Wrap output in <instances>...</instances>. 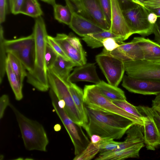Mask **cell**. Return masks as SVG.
<instances>
[{"label":"cell","instance_id":"6da1fadb","mask_svg":"<svg viewBox=\"0 0 160 160\" xmlns=\"http://www.w3.org/2000/svg\"><path fill=\"white\" fill-rule=\"evenodd\" d=\"M88 122L84 128L90 138L93 134L102 138H121L134 123L118 114L92 108L86 105Z\"/></svg>","mask_w":160,"mask_h":160},{"label":"cell","instance_id":"7a4b0ae2","mask_svg":"<svg viewBox=\"0 0 160 160\" xmlns=\"http://www.w3.org/2000/svg\"><path fill=\"white\" fill-rule=\"evenodd\" d=\"M32 34L35 43L34 67L32 72H27V81L38 90L45 92L49 88L45 60L48 35L41 16L35 20Z\"/></svg>","mask_w":160,"mask_h":160},{"label":"cell","instance_id":"3957f363","mask_svg":"<svg viewBox=\"0 0 160 160\" xmlns=\"http://www.w3.org/2000/svg\"><path fill=\"white\" fill-rule=\"evenodd\" d=\"M9 106L15 115L26 149L46 151L49 139L42 125L27 117L12 104Z\"/></svg>","mask_w":160,"mask_h":160},{"label":"cell","instance_id":"277c9868","mask_svg":"<svg viewBox=\"0 0 160 160\" xmlns=\"http://www.w3.org/2000/svg\"><path fill=\"white\" fill-rule=\"evenodd\" d=\"M52 104L55 111L66 129L74 148L75 156L81 153L87 146L90 141L83 131L82 127L73 122L67 115L63 108L58 103V99L53 91L49 92Z\"/></svg>","mask_w":160,"mask_h":160},{"label":"cell","instance_id":"5b68a950","mask_svg":"<svg viewBox=\"0 0 160 160\" xmlns=\"http://www.w3.org/2000/svg\"><path fill=\"white\" fill-rule=\"evenodd\" d=\"M85 105L90 108L122 116L143 126V122L121 108L104 97L96 85H86L83 89Z\"/></svg>","mask_w":160,"mask_h":160},{"label":"cell","instance_id":"8992f818","mask_svg":"<svg viewBox=\"0 0 160 160\" xmlns=\"http://www.w3.org/2000/svg\"><path fill=\"white\" fill-rule=\"evenodd\" d=\"M47 75L49 88L53 91L59 100L64 101L65 105L64 109L67 115L75 123L83 128L82 118L74 104L68 84L51 69L47 70Z\"/></svg>","mask_w":160,"mask_h":160},{"label":"cell","instance_id":"52a82bcc","mask_svg":"<svg viewBox=\"0 0 160 160\" xmlns=\"http://www.w3.org/2000/svg\"><path fill=\"white\" fill-rule=\"evenodd\" d=\"M6 52L17 57L22 63L28 72L31 73L34 67L35 43L32 33L30 35L12 40L4 39Z\"/></svg>","mask_w":160,"mask_h":160},{"label":"cell","instance_id":"ba28073f","mask_svg":"<svg viewBox=\"0 0 160 160\" xmlns=\"http://www.w3.org/2000/svg\"><path fill=\"white\" fill-rule=\"evenodd\" d=\"M122 11L133 34H138L147 36L153 33V24L148 21V16L149 12L145 7L134 3Z\"/></svg>","mask_w":160,"mask_h":160},{"label":"cell","instance_id":"9c48e42d","mask_svg":"<svg viewBox=\"0 0 160 160\" xmlns=\"http://www.w3.org/2000/svg\"><path fill=\"white\" fill-rule=\"evenodd\" d=\"M54 39L76 66L86 63V53L78 37L72 33H58Z\"/></svg>","mask_w":160,"mask_h":160},{"label":"cell","instance_id":"30bf717a","mask_svg":"<svg viewBox=\"0 0 160 160\" xmlns=\"http://www.w3.org/2000/svg\"><path fill=\"white\" fill-rule=\"evenodd\" d=\"M96 60L108 83L118 87L124 76V62L116 58L102 52L96 56Z\"/></svg>","mask_w":160,"mask_h":160},{"label":"cell","instance_id":"8fae6325","mask_svg":"<svg viewBox=\"0 0 160 160\" xmlns=\"http://www.w3.org/2000/svg\"><path fill=\"white\" fill-rule=\"evenodd\" d=\"M127 75L138 79L160 81V63L145 60L124 62Z\"/></svg>","mask_w":160,"mask_h":160},{"label":"cell","instance_id":"7c38bea8","mask_svg":"<svg viewBox=\"0 0 160 160\" xmlns=\"http://www.w3.org/2000/svg\"><path fill=\"white\" fill-rule=\"evenodd\" d=\"M122 85L128 91L144 95L160 94V81L134 78L123 76Z\"/></svg>","mask_w":160,"mask_h":160},{"label":"cell","instance_id":"4fadbf2b","mask_svg":"<svg viewBox=\"0 0 160 160\" xmlns=\"http://www.w3.org/2000/svg\"><path fill=\"white\" fill-rule=\"evenodd\" d=\"M118 47L111 52L104 48L102 53L109 55L124 62L144 60L143 51L138 44L133 39L128 42H120Z\"/></svg>","mask_w":160,"mask_h":160},{"label":"cell","instance_id":"5bb4252c","mask_svg":"<svg viewBox=\"0 0 160 160\" xmlns=\"http://www.w3.org/2000/svg\"><path fill=\"white\" fill-rule=\"evenodd\" d=\"M111 24L110 31L122 37L124 40L133 34L118 0H110Z\"/></svg>","mask_w":160,"mask_h":160},{"label":"cell","instance_id":"9a60e30c","mask_svg":"<svg viewBox=\"0 0 160 160\" xmlns=\"http://www.w3.org/2000/svg\"><path fill=\"white\" fill-rule=\"evenodd\" d=\"M137 107L144 115V138L145 145L148 150L154 151L160 145V135L156 124L150 114L141 106Z\"/></svg>","mask_w":160,"mask_h":160},{"label":"cell","instance_id":"2e32d148","mask_svg":"<svg viewBox=\"0 0 160 160\" xmlns=\"http://www.w3.org/2000/svg\"><path fill=\"white\" fill-rule=\"evenodd\" d=\"M84 10L91 21L104 30L110 31L108 23L101 7L99 0H80Z\"/></svg>","mask_w":160,"mask_h":160},{"label":"cell","instance_id":"e0dca14e","mask_svg":"<svg viewBox=\"0 0 160 160\" xmlns=\"http://www.w3.org/2000/svg\"><path fill=\"white\" fill-rule=\"evenodd\" d=\"M69 82L79 81L90 82L97 84L101 81L98 76L94 63H86L77 66L68 78Z\"/></svg>","mask_w":160,"mask_h":160},{"label":"cell","instance_id":"ac0fdd59","mask_svg":"<svg viewBox=\"0 0 160 160\" xmlns=\"http://www.w3.org/2000/svg\"><path fill=\"white\" fill-rule=\"evenodd\" d=\"M69 26L76 33L82 37L104 30L95 23L74 12L72 13Z\"/></svg>","mask_w":160,"mask_h":160},{"label":"cell","instance_id":"d6986e66","mask_svg":"<svg viewBox=\"0 0 160 160\" xmlns=\"http://www.w3.org/2000/svg\"><path fill=\"white\" fill-rule=\"evenodd\" d=\"M144 146V142H142L120 150L100 152L95 159L120 160L129 158H138L139 151Z\"/></svg>","mask_w":160,"mask_h":160},{"label":"cell","instance_id":"ffe728a7","mask_svg":"<svg viewBox=\"0 0 160 160\" xmlns=\"http://www.w3.org/2000/svg\"><path fill=\"white\" fill-rule=\"evenodd\" d=\"M133 39L142 49L144 60L154 63H160V44L148 38L135 37Z\"/></svg>","mask_w":160,"mask_h":160},{"label":"cell","instance_id":"44dd1931","mask_svg":"<svg viewBox=\"0 0 160 160\" xmlns=\"http://www.w3.org/2000/svg\"><path fill=\"white\" fill-rule=\"evenodd\" d=\"M143 126L134 124L126 131L125 140L113 151H119L144 142Z\"/></svg>","mask_w":160,"mask_h":160},{"label":"cell","instance_id":"7402d4cb","mask_svg":"<svg viewBox=\"0 0 160 160\" xmlns=\"http://www.w3.org/2000/svg\"><path fill=\"white\" fill-rule=\"evenodd\" d=\"M69 88L74 104L79 112L84 124V129L88 122V118L84 101L83 91L73 82H70Z\"/></svg>","mask_w":160,"mask_h":160},{"label":"cell","instance_id":"603a6c76","mask_svg":"<svg viewBox=\"0 0 160 160\" xmlns=\"http://www.w3.org/2000/svg\"><path fill=\"white\" fill-rule=\"evenodd\" d=\"M112 38L118 42L124 41L121 37L112 32L110 31L103 30L86 35L82 38L87 45L92 48L103 47L102 42L105 38Z\"/></svg>","mask_w":160,"mask_h":160},{"label":"cell","instance_id":"cb8c5ba5","mask_svg":"<svg viewBox=\"0 0 160 160\" xmlns=\"http://www.w3.org/2000/svg\"><path fill=\"white\" fill-rule=\"evenodd\" d=\"M100 93L105 98L112 101L126 99L124 91L117 87L101 81L96 84Z\"/></svg>","mask_w":160,"mask_h":160},{"label":"cell","instance_id":"d4e9b609","mask_svg":"<svg viewBox=\"0 0 160 160\" xmlns=\"http://www.w3.org/2000/svg\"><path fill=\"white\" fill-rule=\"evenodd\" d=\"M74 66H76L71 61L58 56L51 70L68 84L70 82L68 81V78Z\"/></svg>","mask_w":160,"mask_h":160},{"label":"cell","instance_id":"484cf974","mask_svg":"<svg viewBox=\"0 0 160 160\" xmlns=\"http://www.w3.org/2000/svg\"><path fill=\"white\" fill-rule=\"evenodd\" d=\"M6 72L16 99L21 100L23 97L22 92L23 83H22L12 69L10 63L7 60Z\"/></svg>","mask_w":160,"mask_h":160},{"label":"cell","instance_id":"4316f807","mask_svg":"<svg viewBox=\"0 0 160 160\" xmlns=\"http://www.w3.org/2000/svg\"><path fill=\"white\" fill-rule=\"evenodd\" d=\"M20 13L37 18L41 17L43 12L37 0H24Z\"/></svg>","mask_w":160,"mask_h":160},{"label":"cell","instance_id":"83f0119b","mask_svg":"<svg viewBox=\"0 0 160 160\" xmlns=\"http://www.w3.org/2000/svg\"><path fill=\"white\" fill-rule=\"evenodd\" d=\"M7 59L9 61L12 69L20 81L23 83L27 75V72L22 63L17 57L10 53H7Z\"/></svg>","mask_w":160,"mask_h":160},{"label":"cell","instance_id":"f1b7e54d","mask_svg":"<svg viewBox=\"0 0 160 160\" xmlns=\"http://www.w3.org/2000/svg\"><path fill=\"white\" fill-rule=\"evenodd\" d=\"M55 18L59 22L69 25L72 16V12L67 5L64 6L55 3L53 6Z\"/></svg>","mask_w":160,"mask_h":160},{"label":"cell","instance_id":"f546056e","mask_svg":"<svg viewBox=\"0 0 160 160\" xmlns=\"http://www.w3.org/2000/svg\"><path fill=\"white\" fill-rule=\"evenodd\" d=\"M112 102L121 108L143 122L144 115L140 112L137 107L131 104L126 100L115 101Z\"/></svg>","mask_w":160,"mask_h":160},{"label":"cell","instance_id":"4dcf8cb0","mask_svg":"<svg viewBox=\"0 0 160 160\" xmlns=\"http://www.w3.org/2000/svg\"><path fill=\"white\" fill-rule=\"evenodd\" d=\"M99 152L98 143L94 144L91 142L79 154L75 156L73 160H90Z\"/></svg>","mask_w":160,"mask_h":160},{"label":"cell","instance_id":"1f68e13d","mask_svg":"<svg viewBox=\"0 0 160 160\" xmlns=\"http://www.w3.org/2000/svg\"><path fill=\"white\" fill-rule=\"evenodd\" d=\"M3 30L2 26L1 25L0 28V83L3 81L6 72V67L7 60V53L5 48L4 41Z\"/></svg>","mask_w":160,"mask_h":160},{"label":"cell","instance_id":"d6a6232c","mask_svg":"<svg viewBox=\"0 0 160 160\" xmlns=\"http://www.w3.org/2000/svg\"><path fill=\"white\" fill-rule=\"evenodd\" d=\"M122 142H117L111 138H102L98 142L99 152L114 150Z\"/></svg>","mask_w":160,"mask_h":160},{"label":"cell","instance_id":"836d02e7","mask_svg":"<svg viewBox=\"0 0 160 160\" xmlns=\"http://www.w3.org/2000/svg\"><path fill=\"white\" fill-rule=\"evenodd\" d=\"M58 56L48 43L45 54V60L47 70L52 68Z\"/></svg>","mask_w":160,"mask_h":160},{"label":"cell","instance_id":"e575fe53","mask_svg":"<svg viewBox=\"0 0 160 160\" xmlns=\"http://www.w3.org/2000/svg\"><path fill=\"white\" fill-rule=\"evenodd\" d=\"M47 42L48 44L58 56H60L66 59L71 60L65 54L59 45L55 41L54 39V37L48 35L47 38Z\"/></svg>","mask_w":160,"mask_h":160},{"label":"cell","instance_id":"d590c367","mask_svg":"<svg viewBox=\"0 0 160 160\" xmlns=\"http://www.w3.org/2000/svg\"><path fill=\"white\" fill-rule=\"evenodd\" d=\"M99 3L108 23L111 24V4L110 0H99Z\"/></svg>","mask_w":160,"mask_h":160},{"label":"cell","instance_id":"8d00e7d4","mask_svg":"<svg viewBox=\"0 0 160 160\" xmlns=\"http://www.w3.org/2000/svg\"><path fill=\"white\" fill-rule=\"evenodd\" d=\"M102 44L106 50L109 52L113 51L118 47L120 45L117 41L112 38L104 39L102 42Z\"/></svg>","mask_w":160,"mask_h":160},{"label":"cell","instance_id":"74e56055","mask_svg":"<svg viewBox=\"0 0 160 160\" xmlns=\"http://www.w3.org/2000/svg\"><path fill=\"white\" fill-rule=\"evenodd\" d=\"M24 0H8L11 13L14 14L20 13V11Z\"/></svg>","mask_w":160,"mask_h":160},{"label":"cell","instance_id":"f35d334b","mask_svg":"<svg viewBox=\"0 0 160 160\" xmlns=\"http://www.w3.org/2000/svg\"><path fill=\"white\" fill-rule=\"evenodd\" d=\"M10 103L8 95H2L0 98V119L3 118L5 110Z\"/></svg>","mask_w":160,"mask_h":160},{"label":"cell","instance_id":"ab89813d","mask_svg":"<svg viewBox=\"0 0 160 160\" xmlns=\"http://www.w3.org/2000/svg\"><path fill=\"white\" fill-rule=\"evenodd\" d=\"M142 108L148 112L152 117L160 135V118L158 115L152 107L141 106Z\"/></svg>","mask_w":160,"mask_h":160},{"label":"cell","instance_id":"60d3db41","mask_svg":"<svg viewBox=\"0 0 160 160\" xmlns=\"http://www.w3.org/2000/svg\"><path fill=\"white\" fill-rule=\"evenodd\" d=\"M153 33L155 40L160 44V17L158 18L156 22L153 24Z\"/></svg>","mask_w":160,"mask_h":160},{"label":"cell","instance_id":"b9f144b4","mask_svg":"<svg viewBox=\"0 0 160 160\" xmlns=\"http://www.w3.org/2000/svg\"><path fill=\"white\" fill-rule=\"evenodd\" d=\"M7 0H0V22L5 21L7 10Z\"/></svg>","mask_w":160,"mask_h":160},{"label":"cell","instance_id":"7bdbcfd3","mask_svg":"<svg viewBox=\"0 0 160 160\" xmlns=\"http://www.w3.org/2000/svg\"><path fill=\"white\" fill-rule=\"evenodd\" d=\"M145 8H160V0H147L143 3Z\"/></svg>","mask_w":160,"mask_h":160},{"label":"cell","instance_id":"ee69618b","mask_svg":"<svg viewBox=\"0 0 160 160\" xmlns=\"http://www.w3.org/2000/svg\"><path fill=\"white\" fill-rule=\"evenodd\" d=\"M122 10L129 8L133 3V0H118Z\"/></svg>","mask_w":160,"mask_h":160},{"label":"cell","instance_id":"f6af8a7d","mask_svg":"<svg viewBox=\"0 0 160 160\" xmlns=\"http://www.w3.org/2000/svg\"><path fill=\"white\" fill-rule=\"evenodd\" d=\"M158 18L157 15L153 12H149L148 16V21L150 23L152 24L155 23Z\"/></svg>","mask_w":160,"mask_h":160},{"label":"cell","instance_id":"bcb514c9","mask_svg":"<svg viewBox=\"0 0 160 160\" xmlns=\"http://www.w3.org/2000/svg\"><path fill=\"white\" fill-rule=\"evenodd\" d=\"M90 138L91 139V142L94 144L98 143L102 139L101 137L95 134H92Z\"/></svg>","mask_w":160,"mask_h":160},{"label":"cell","instance_id":"7dc6e473","mask_svg":"<svg viewBox=\"0 0 160 160\" xmlns=\"http://www.w3.org/2000/svg\"><path fill=\"white\" fill-rule=\"evenodd\" d=\"M145 8L149 12L154 13L157 15L158 18L160 17V8Z\"/></svg>","mask_w":160,"mask_h":160},{"label":"cell","instance_id":"c3c4849f","mask_svg":"<svg viewBox=\"0 0 160 160\" xmlns=\"http://www.w3.org/2000/svg\"><path fill=\"white\" fill-rule=\"evenodd\" d=\"M160 106V94L157 95L152 101V107H155Z\"/></svg>","mask_w":160,"mask_h":160},{"label":"cell","instance_id":"681fc988","mask_svg":"<svg viewBox=\"0 0 160 160\" xmlns=\"http://www.w3.org/2000/svg\"><path fill=\"white\" fill-rule=\"evenodd\" d=\"M146 0H133L132 2L134 3L143 6V3Z\"/></svg>","mask_w":160,"mask_h":160},{"label":"cell","instance_id":"f907efd6","mask_svg":"<svg viewBox=\"0 0 160 160\" xmlns=\"http://www.w3.org/2000/svg\"><path fill=\"white\" fill-rule=\"evenodd\" d=\"M41 1L53 6L55 3V0H41Z\"/></svg>","mask_w":160,"mask_h":160},{"label":"cell","instance_id":"816d5d0a","mask_svg":"<svg viewBox=\"0 0 160 160\" xmlns=\"http://www.w3.org/2000/svg\"><path fill=\"white\" fill-rule=\"evenodd\" d=\"M61 128V126L59 124H56L55 125L54 127V129L55 131H58L60 130Z\"/></svg>","mask_w":160,"mask_h":160},{"label":"cell","instance_id":"f5cc1de1","mask_svg":"<svg viewBox=\"0 0 160 160\" xmlns=\"http://www.w3.org/2000/svg\"><path fill=\"white\" fill-rule=\"evenodd\" d=\"M153 108H154V109L155 112L157 113V114L160 118V111H158V110L155 109L153 107Z\"/></svg>","mask_w":160,"mask_h":160},{"label":"cell","instance_id":"db71d44e","mask_svg":"<svg viewBox=\"0 0 160 160\" xmlns=\"http://www.w3.org/2000/svg\"><path fill=\"white\" fill-rule=\"evenodd\" d=\"M153 107L155 109L160 111V106Z\"/></svg>","mask_w":160,"mask_h":160}]
</instances>
